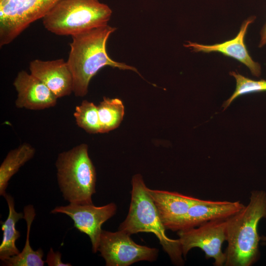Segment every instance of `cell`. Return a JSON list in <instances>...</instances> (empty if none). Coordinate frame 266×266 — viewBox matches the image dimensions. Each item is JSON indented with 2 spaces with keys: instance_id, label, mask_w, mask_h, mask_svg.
Segmentation results:
<instances>
[{
  "instance_id": "cell-1",
  "label": "cell",
  "mask_w": 266,
  "mask_h": 266,
  "mask_svg": "<svg viewBox=\"0 0 266 266\" xmlns=\"http://www.w3.org/2000/svg\"><path fill=\"white\" fill-rule=\"evenodd\" d=\"M116 29L106 25L71 36L66 62L72 76V92L75 96H85L92 78L105 66L133 70L140 75L135 67L116 62L107 54L106 42Z\"/></svg>"
},
{
  "instance_id": "cell-2",
  "label": "cell",
  "mask_w": 266,
  "mask_h": 266,
  "mask_svg": "<svg viewBox=\"0 0 266 266\" xmlns=\"http://www.w3.org/2000/svg\"><path fill=\"white\" fill-rule=\"evenodd\" d=\"M266 218V193L251 192L249 202L227 219L226 266H251L260 258V221Z\"/></svg>"
},
{
  "instance_id": "cell-3",
  "label": "cell",
  "mask_w": 266,
  "mask_h": 266,
  "mask_svg": "<svg viewBox=\"0 0 266 266\" xmlns=\"http://www.w3.org/2000/svg\"><path fill=\"white\" fill-rule=\"evenodd\" d=\"M131 200L128 215L118 230L131 235L145 232L154 233L173 264H184L180 241L169 238L158 210L147 192L142 176L135 174L132 180Z\"/></svg>"
},
{
  "instance_id": "cell-4",
  "label": "cell",
  "mask_w": 266,
  "mask_h": 266,
  "mask_svg": "<svg viewBox=\"0 0 266 266\" xmlns=\"http://www.w3.org/2000/svg\"><path fill=\"white\" fill-rule=\"evenodd\" d=\"M88 147L83 143L60 153L56 162L59 186L69 203L92 204L96 193V172Z\"/></svg>"
},
{
  "instance_id": "cell-5",
  "label": "cell",
  "mask_w": 266,
  "mask_h": 266,
  "mask_svg": "<svg viewBox=\"0 0 266 266\" xmlns=\"http://www.w3.org/2000/svg\"><path fill=\"white\" fill-rule=\"evenodd\" d=\"M111 8L99 0H62L43 17L49 32L59 35H73L108 25Z\"/></svg>"
},
{
  "instance_id": "cell-6",
  "label": "cell",
  "mask_w": 266,
  "mask_h": 266,
  "mask_svg": "<svg viewBox=\"0 0 266 266\" xmlns=\"http://www.w3.org/2000/svg\"><path fill=\"white\" fill-rule=\"evenodd\" d=\"M62 0H0V46L13 41Z\"/></svg>"
},
{
  "instance_id": "cell-7",
  "label": "cell",
  "mask_w": 266,
  "mask_h": 266,
  "mask_svg": "<svg viewBox=\"0 0 266 266\" xmlns=\"http://www.w3.org/2000/svg\"><path fill=\"white\" fill-rule=\"evenodd\" d=\"M106 266H129L142 261L153 262L159 250L136 243L131 235L121 230L111 232L102 230L98 247Z\"/></svg>"
},
{
  "instance_id": "cell-8",
  "label": "cell",
  "mask_w": 266,
  "mask_h": 266,
  "mask_svg": "<svg viewBox=\"0 0 266 266\" xmlns=\"http://www.w3.org/2000/svg\"><path fill=\"white\" fill-rule=\"evenodd\" d=\"M227 219L211 220L195 228L178 231L183 257L186 258L191 249L199 248L205 253L206 259H214V266L225 265L226 256L222 246L227 239Z\"/></svg>"
},
{
  "instance_id": "cell-9",
  "label": "cell",
  "mask_w": 266,
  "mask_h": 266,
  "mask_svg": "<svg viewBox=\"0 0 266 266\" xmlns=\"http://www.w3.org/2000/svg\"><path fill=\"white\" fill-rule=\"evenodd\" d=\"M116 211L117 206L113 202L101 206H96L93 203H69L66 206L56 207L51 213H63L69 216L73 221L74 227L89 237L92 252L95 253L98 251L101 226L115 214Z\"/></svg>"
},
{
  "instance_id": "cell-10",
  "label": "cell",
  "mask_w": 266,
  "mask_h": 266,
  "mask_svg": "<svg viewBox=\"0 0 266 266\" xmlns=\"http://www.w3.org/2000/svg\"><path fill=\"white\" fill-rule=\"evenodd\" d=\"M240 201H213L199 200L189 208L187 213L166 227L172 231L195 228L208 221L227 219L244 207Z\"/></svg>"
},
{
  "instance_id": "cell-11",
  "label": "cell",
  "mask_w": 266,
  "mask_h": 266,
  "mask_svg": "<svg viewBox=\"0 0 266 266\" xmlns=\"http://www.w3.org/2000/svg\"><path fill=\"white\" fill-rule=\"evenodd\" d=\"M255 19L256 17L252 16L245 20L242 24L237 35L230 40L212 45H204L187 41L184 46L194 52H218L234 59L246 66L254 76L259 77L261 74V65L252 59L245 43L248 28Z\"/></svg>"
},
{
  "instance_id": "cell-12",
  "label": "cell",
  "mask_w": 266,
  "mask_h": 266,
  "mask_svg": "<svg viewBox=\"0 0 266 266\" xmlns=\"http://www.w3.org/2000/svg\"><path fill=\"white\" fill-rule=\"evenodd\" d=\"M17 92V108L42 110L54 106L58 98L39 79L25 70L19 71L13 81Z\"/></svg>"
},
{
  "instance_id": "cell-13",
  "label": "cell",
  "mask_w": 266,
  "mask_h": 266,
  "mask_svg": "<svg viewBox=\"0 0 266 266\" xmlns=\"http://www.w3.org/2000/svg\"><path fill=\"white\" fill-rule=\"evenodd\" d=\"M29 69L30 73L41 81L58 99L72 92V76L64 59H35L30 63Z\"/></svg>"
},
{
  "instance_id": "cell-14",
  "label": "cell",
  "mask_w": 266,
  "mask_h": 266,
  "mask_svg": "<svg viewBox=\"0 0 266 266\" xmlns=\"http://www.w3.org/2000/svg\"><path fill=\"white\" fill-rule=\"evenodd\" d=\"M161 219L166 227L184 215L199 199L174 192L147 188Z\"/></svg>"
},
{
  "instance_id": "cell-15",
  "label": "cell",
  "mask_w": 266,
  "mask_h": 266,
  "mask_svg": "<svg viewBox=\"0 0 266 266\" xmlns=\"http://www.w3.org/2000/svg\"><path fill=\"white\" fill-rule=\"evenodd\" d=\"M8 206V215L4 222H1L3 237L0 245V259L1 261L6 260L20 253L16 246L15 242L20 237V233L16 230V223L24 218V214L17 212L15 209L13 197L6 194L4 197Z\"/></svg>"
},
{
  "instance_id": "cell-16",
  "label": "cell",
  "mask_w": 266,
  "mask_h": 266,
  "mask_svg": "<svg viewBox=\"0 0 266 266\" xmlns=\"http://www.w3.org/2000/svg\"><path fill=\"white\" fill-rule=\"evenodd\" d=\"M35 149L29 143H23L10 150L0 166V195L4 197L8 181L20 168L32 159Z\"/></svg>"
},
{
  "instance_id": "cell-17",
  "label": "cell",
  "mask_w": 266,
  "mask_h": 266,
  "mask_svg": "<svg viewBox=\"0 0 266 266\" xmlns=\"http://www.w3.org/2000/svg\"><path fill=\"white\" fill-rule=\"evenodd\" d=\"M24 218L27 223V237L25 246L18 254L2 261V265L7 266H43L45 261L42 259L43 252L39 248L34 251L30 243V233L33 221L35 216L32 205H28L24 209Z\"/></svg>"
},
{
  "instance_id": "cell-18",
  "label": "cell",
  "mask_w": 266,
  "mask_h": 266,
  "mask_svg": "<svg viewBox=\"0 0 266 266\" xmlns=\"http://www.w3.org/2000/svg\"><path fill=\"white\" fill-rule=\"evenodd\" d=\"M100 133H105L117 128L123 120L124 106L119 99L103 97L97 106Z\"/></svg>"
},
{
  "instance_id": "cell-19",
  "label": "cell",
  "mask_w": 266,
  "mask_h": 266,
  "mask_svg": "<svg viewBox=\"0 0 266 266\" xmlns=\"http://www.w3.org/2000/svg\"><path fill=\"white\" fill-rule=\"evenodd\" d=\"M73 116L77 126L87 133H100L98 107L93 102L83 100L75 107Z\"/></svg>"
},
{
  "instance_id": "cell-20",
  "label": "cell",
  "mask_w": 266,
  "mask_h": 266,
  "mask_svg": "<svg viewBox=\"0 0 266 266\" xmlns=\"http://www.w3.org/2000/svg\"><path fill=\"white\" fill-rule=\"evenodd\" d=\"M230 74L236 81V87L233 95L223 104L224 110L238 97L250 93L266 91V80H255L246 77L236 71H232Z\"/></svg>"
},
{
  "instance_id": "cell-21",
  "label": "cell",
  "mask_w": 266,
  "mask_h": 266,
  "mask_svg": "<svg viewBox=\"0 0 266 266\" xmlns=\"http://www.w3.org/2000/svg\"><path fill=\"white\" fill-rule=\"evenodd\" d=\"M62 254L59 251L55 252L51 248L48 252L45 263L49 266H70V263H64L62 261Z\"/></svg>"
},
{
  "instance_id": "cell-22",
  "label": "cell",
  "mask_w": 266,
  "mask_h": 266,
  "mask_svg": "<svg viewBox=\"0 0 266 266\" xmlns=\"http://www.w3.org/2000/svg\"><path fill=\"white\" fill-rule=\"evenodd\" d=\"M265 45H266V22L260 32V40L259 47H262Z\"/></svg>"
},
{
  "instance_id": "cell-23",
  "label": "cell",
  "mask_w": 266,
  "mask_h": 266,
  "mask_svg": "<svg viewBox=\"0 0 266 266\" xmlns=\"http://www.w3.org/2000/svg\"><path fill=\"white\" fill-rule=\"evenodd\" d=\"M260 240L262 241V244L266 246V235L260 236Z\"/></svg>"
}]
</instances>
